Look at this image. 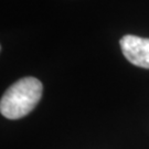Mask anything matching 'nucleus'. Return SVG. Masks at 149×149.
<instances>
[{"label": "nucleus", "instance_id": "2", "mask_svg": "<svg viewBox=\"0 0 149 149\" xmlns=\"http://www.w3.org/2000/svg\"><path fill=\"white\" fill-rule=\"evenodd\" d=\"M123 54L132 64L149 69V39L127 34L119 41Z\"/></svg>", "mask_w": 149, "mask_h": 149}, {"label": "nucleus", "instance_id": "1", "mask_svg": "<svg viewBox=\"0 0 149 149\" xmlns=\"http://www.w3.org/2000/svg\"><path fill=\"white\" fill-rule=\"evenodd\" d=\"M42 90V83L36 77L28 76L17 81L1 97L0 112L9 119L27 116L40 102Z\"/></svg>", "mask_w": 149, "mask_h": 149}]
</instances>
